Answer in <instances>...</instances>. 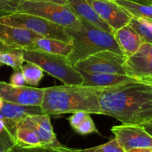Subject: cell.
Segmentation results:
<instances>
[{
	"mask_svg": "<svg viewBox=\"0 0 152 152\" xmlns=\"http://www.w3.org/2000/svg\"><path fill=\"white\" fill-rule=\"evenodd\" d=\"M98 99L101 114L123 125H142L152 120V86L143 80L105 88Z\"/></svg>",
	"mask_w": 152,
	"mask_h": 152,
	"instance_id": "cell-1",
	"label": "cell"
},
{
	"mask_svg": "<svg viewBox=\"0 0 152 152\" xmlns=\"http://www.w3.org/2000/svg\"><path fill=\"white\" fill-rule=\"evenodd\" d=\"M105 88L66 85L45 88L41 107L44 114L61 115L84 112L101 114L99 93Z\"/></svg>",
	"mask_w": 152,
	"mask_h": 152,
	"instance_id": "cell-2",
	"label": "cell"
},
{
	"mask_svg": "<svg viewBox=\"0 0 152 152\" xmlns=\"http://www.w3.org/2000/svg\"><path fill=\"white\" fill-rule=\"evenodd\" d=\"M79 19L81 22L80 29L65 28L67 34L72 40L73 50L68 59L73 66L101 51L123 54L114 34L102 31L84 19Z\"/></svg>",
	"mask_w": 152,
	"mask_h": 152,
	"instance_id": "cell-3",
	"label": "cell"
},
{
	"mask_svg": "<svg viewBox=\"0 0 152 152\" xmlns=\"http://www.w3.org/2000/svg\"><path fill=\"white\" fill-rule=\"evenodd\" d=\"M25 62L33 63L43 72L59 79L64 84L82 85L83 77L70 63L68 57L54 55L36 49H22Z\"/></svg>",
	"mask_w": 152,
	"mask_h": 152,
	"instance_id": "cell-4",
	"label": "cell"
},
{
	"mask_svg": "<svg viewBox=\"0 0 152 152\" xmlns=\"http://www.w3.org/2000/svg\"><path fill=\"white\" fill-rule=\"evenodd\" d=\"M16 12L40 16L65 28L79 30L81 27L80 19L67 4L23 0L18 4Z\"/></svg>",
	"mask_w": 152,
	"mask_h": 152,
	"instance_id": "cell-5",
	"label": "cell"
},
{
	"mask_svg": "<svg viewBox=\"0 0 152 152\" xmlns=\"http://www.w3.org/2000/svg\"><path fill=\"white\" fill-rule=\"evenodd\" d=\"M0 23L26 28L42 37L59 40L71 46L73 44L65 27L35 15L14 12L1 17Z\"/></svg>",
	"mask_w": 152,
	"mask_h": 152,
	"instance_id": "cell-6",
	"label": "cell"
},
{
	"mask_svg": "<svg viewBox=\"0 0 152 152\" xmlns=\"http://www.w3.org/2000/svg\"><path fill=\"white\" fill-rule=\"evenodd\" d=\"M127 57L111 51H101L74 64L77 70L90 73H108L128 75L125 68Z\"/></svg>",
	"mask_w": 152,
	"mask_h": 152,
	"instance_id": "cell-7",
	"label": "cell"
},
{
	"mask_svg": "<svg viewBox=\"0 0 152 152\" xmlns=\"http://www.w3.org/2000/svg\"><path fill=\"white\" fill-rule=\"evenodd\" d=\"M45 88L18 86L0 81V98L4 101L23 106L40 107L42 103Z\"/></svg>",
	"mask_w": 152,
	"mask_h": 152,
	"instance_id": "cell-8",
	"label": "cell"
},
{
	"mask_svg": "<svg viewBox=\"0 0 152 152\" xmlns=\"http://www.w3.org/2000/svg\"><path fill=\"white\" fill-rule=\"evenodd\" d=\"M111 131L125 151L132 148L152 149V137L142 125H117L112 127Z\"/></svg>",
	"mask_w": 152,
	"mask_h": 152,
	"instance_id": "cell-9",
	"label": "cell"
},
{
	"mask_svg": "<svg viewBox=\"0 0 152 152\" xmlns=\"http://www.w3.org/2000/svg\"><path fill=\"white\" fill-rule=\"evenodd\" d=\"M125 68L128 76L137 80L152 79V44L143 43L134 54L127 57Z\"/></svg>",
	"mask_w": 152,
	"mask_h": 152,
	"instance_id": "cell-10",
	"label": "cell"
},
{
	"mask_svg": "<svg viewBox=\"0 0 152 152\" xmlns=\"http://www.w3.org/2000/svg\"><path fill=\"white\" fill-rule=\"evenodd\" d=\"M99 17L115 31L129 25L132 16L113 0H86Z\"/></svg>",
	"mask_w": 152,
	"mask_h": 152,
	"instance_id": "cell-11",
	"label": "cell"
},
{
	"mask_svg": "<svg viewBox=\"0 0 152 152\" xmlns=\"http://www.w3.org/2000/svg\"><path fill=\"white\" fill-rule=\"evenodd\" d=\"M42 113L40 107L19 105L4 101L0 110V119H2L6 128L15 137L16 129L27 117Z\"/></svg>",
	"mask_w": 152,
	"mask_h": 152,
	"instance_id": "cell-12",
	"label": "cell"
},
{
	"mask_svg": "<svg viewBox=\"0 0 152 152\" xmlns=\"http://www.w3.org/2000/svg\"><path fill=\"white\" fill-rule=\"evenodd\" d=\"M39 37H42L26 28L0 23V40L16 49H34L36 40Z\"/></svg>",
	"mask_w": 152,
	"mask_h": 152,
	"instance_id": "cell-13",
	"label": "cell"
},
{
	"mask_svg": "<svg viewBox=\"0 0 152 152\" xmlns=\"http://www.w3.org/2000/svg\"><path fill=\"white\" fill-rule=\"evenodd\" d=\"M83 77L82 85L88 86L108 88L121 86L131 82L137 81V79L128 75L108 73H90L78 70Z\"/></svg>",
	"mask_w": 152,
	"mask_h": 152,
	"instance_id": "cell-14",
	"label": "cell"
},
{
	"mask_svg": "<svg viewBox=\"0 0 152 152\" xmlns=\"http://www.w3.org/2000/svg\"><path fill=\"white\" fill-rule=\"evenodd\" d=\"M67 5L78 18L87 21L102 31L114 34L112 28L99 17L86 0H67Z\"/></svg>",
	"mask_w": 152,
	"mask_h": 152,
	"instance_id": "cell-15",
	"label": "cell"
},
{
	"mask_svg": "<svg viewBox=\"0 0 152 152\" xmlns=\"http://www.w3.org/2000/svg\"><path fill=\"white\" fill-rule=\"evenodd\" d=\"M114 37L122 53L126 57L134 54L143 43L140 36L129 25L114 31Z\"/></svg>",
	"mask_w": 152,
	"mask_h": 152,
	"instance_id": "cell-16",
	"label": "cell"
},
{
	"mask_svg": "<svg viewBox=\"0 0 152 152\" xmlns=\"http://www.w3.org/2000/svg\"><path fill=\"white\" fill-rule=\"evenodd\" d=\"M34 49L68 57L72 52L73 46L59 40L39 37L36 40Z\"/></svg>",
	"mask_w": 152,
	"mask_h": 152,
	"instance_id": "cell-17",
	"label": "cell"
},
{
	"mask_svg": "<svg viewBox=\"0 0 152 152\" xmlns=\"http://www.w3.org/2000/svg\"><path fill=\"white\" fill-rule=\"evenodd\" d=\"M21 125H25V126H27L32 129L37 134L42 146L54 148H60L63 146L59 142V141L56 139V134H54L53 131H50L48 130L42 128L41 126L32 122L28 117H27L21 123Z\"/></svg>",
	"mask_w": 152,
	"mask_h": 152,
	"instance_id": "cell-18",
	"label": "cell"
},
{
	"mask_svg": "<svg viewBox=\"0 0 152 152\" xmlns=\"http://www.w3.org/2000/svg\"><path fill=\"white\" fill-rule=\"evenodd\" d=\"M123 7L132 17L145 18L152 20V5L132 1L130 0H113Z\"/></svg>",
	"mask_w": 152,
	"mask_h": 152,
	"instance_id": "cell-19",
	"label": "cell"
},
{
	"mask_svg": "<svg viewBox=\"0 0 152 152\" xmlns=\"http://www.w3.org/2000/svg\"><path fill=\"white\" fill-rule=\"evenodd\" d=\"M16 145L23 147L42 146L37 134L28 127L20 125L15 134Z\"/></svg>",
	"mask_w": 152,
	"mask_h": 152,
	"instance_id": "cell-20",
	"label": "cell"
},
{
	"mask_svg": "<svg viewBox=\"0 0 152 152\" xmlns=\"http://www.w3.org/2000/svg\"><path fill=\"white\" fill-rule=\"evenodd\" d=\"M129 25L138 33L143 43L152 44V20L145 18L132 17Z\"/></svg>",
	"mask_w": 152,
	"mask_h": 152,
	"instance_id": "cell-21",
	"label": "cell"
},
{
	"mask_svg": "<svg viewBox=\"0 0 152 152\" xmlns=\"http://www.w3.org/2000/svg\"><path fill=\"white\" fill-rule=\"evenodd\" d=\"M20 71L25 78V83L31 86H37L44 76L43 70L37 64L26 62L21 66Z\"/></svg>",
	"mask_w": 152,
	"mask_h": 152,
	"instance_id": "cell-22",
	"label": "cell"
},
{
	"mask_svg": "<svg viewBox=\"0 0 152 152\" xmlns=\"http://www.w3.org/2000/svg\"><path fill=\"white\" fill-rule=\"evenodd\" d=\"M24 63L22 49H14L7 52H0V63L9 66L15 71H19Z\"/></svg>",
	"mask_w": 152,
	"mask_h": 152,
	"instance_id": "cell-23",
	"label": "cell"
},
{
	"mask_svg": "<svg viewBox=\"0 0 152 152\" xmlns=\"http://www.w3.org/2000/svg\"><path fill=\"white\" fill-rule=\"evenodd\" d=\"M15 144L16 140L14 136L10 134L2 119H0V151L1 152L7 151Z\"/></svg>",
	"mask_w": 152,
	"mask_h": 152,
	"instance_id": "cell-24",
	"label": "cell"
},
{
	"mask_svg": "<svg viewBox=\"0 0 152 152\" xmlns=\"http://www.w3.org/2000/svg\"><path fill=\"white\" fill-rule=\"evenodd\" d=\"M78 152H125L115 138L105 144L86 149H78Z\"/></svg>",
	"mask_w": 152,
	"mask_h": 152,
	"instance_id": "cell-25",
	"label": "cell"
},
{
	"mask_svg": "<svg viewBox=\"0 0 152 152\" xmlns=\"http://www.w3.org/2000/svg\"><path fill=\"white\" fill-rule=\"evenodd\" d=\"M65 148L62 146L60 148L47 147V146H36V147H23L15 144L13 147L5 152H60Z\"/></svg>",
	"mask_w": 152,
	"mask_h": 152,
	"instance_id": "cell-26",
	"label": "cell"
},
{
	"mask_svg": "<svg viewBox=\"0 0 152 152\" xmlns=\"http://www.w3.org/2000/svg\"><path fill=\"white\" fill-rule=\"evenodd\" d=\"M76 131L78 134L82 135H86V134H92V133H97L99 134L97 128H96L94 122L92 120L90 114H88L84 119V120L75 128Z\"/></svg>",
	"mask_w": 152,
	"mask_h": 152,
	"instance_id": "cell-27",
	"label": "cell"
},
{
	"mask_svg": "<svg viewBox=\"0 0 152 152\" xmlns=\"http://www.w3.org/2000/svg\"><path fill=\"white\" fill-rule=\"evenodd\" d=\"M28 118L32 122H34V123L41 126L42 128H45L46 130H48L50 131H53V126H52L51 122H50V118L49 115L42 113V114L30 116H28Z\"/></svg>",
	"mask_w": 152,
	"mask_h": 152,
	"instance_id": "cell-28",
	"label": "cell"
},
{
	"mask_svg": "<svg viewBox=\"0 0 152 152\" xmlns=\"http://www.w3.org/2000/svg\"><path fill=\"white\" fill-rule=\"evenodd\" d=\"M88 113H84V112H77V113H73L72 116L68 119L70 122V125L74 129H75L86 118V116Z\"/></svg>",
	"mask_w": 152,
	"mask_h": 152,
	"instance_id": "cell-29",
	"label": "cell"
},
{
	"mask_svg": "<svg viewBox=\"0 0 152 152\" xmlns=\"http://www.w3.org/2000/svg\"><path fill=\"white\" fill-rule=\"evenodd\" d=\"M10 83L12 85H14V86H25L26 83H25L23 75H22V72L20 70L19 71H15L11 75L10 77Z\"/></svg>",
	"mask_w": 152,
	"mask_h": 152,
	"instance_id": "cell-30",
	"label": "cell"
},
{
	"mask_svg": "<svg viewBox=\"0 0 152 152\" xmlns=\"http://www.w3.org/2000/svg\"><path fill=\"white\" fill-rule=\"evenodd\" d=\"M17 5L6 0H0V11L14 13L16 11Z\"/></svg>",
	"mask_w": 152,
	"mask_h": 152,
	"instance_id": "cell-31",
	"label": "cell"
},
{
	"mask_svg": "<svg viewBox=\"0 0 152 152\" xmlns=\"http://www.w3.org/2000/svg\"><path fill=\"white\" fill-rule=\"evenodd\" d=\"M14 49H16V48H13L12 47V46H7V45H6L5 43H4L1 40H0V52H7Z\"/></svg>",
	"mask_w": 152,
	"mask_h": 152,
	"instance_id": "cell-32",
	"label": "cell"
},
{
	"mask_svg": "<svg viewBox=\"0 0 152 152\" xmlns=\"http://www.w3.org/2000/svg\"><path fill=\"white\" fill-rule=\"evenodd\" d=\"M142 126V128L145 130V131H146L148 134H149L152 137V120L146 122V123L143 124Z\"/></svg>",
	"mask_w": 152,
	"mask_h": 152,
	"instance_id": "cell-33",
	"label": "cell"
},
{
	"mask_svg": "<svg viewBox=\"0 0 152 152\" xmlns=\"http://www.w3.org/2000/svg\"><path fill=\"white\" fill-rule=\"evenodd\" d=\"M31 1H47V2H53L60 4H67V0H31Z\"/></svg>",
	"mask_w": 152,
	"mask_h": 152,
	"instance_id": "cell-34",
	"label": "cell"
},
{
	"mask_svg": "<svg viewBox=\"0 0 152 152\" xmlns=\"http://www.w3.org/2000/svg\"><path fill=\"white\" fill-rule=\"evenodd\" d=\"M151 148H132L130 150L126 151L125 152H151Z\"/></svg>",
	"mask_w": 152,
	"mask_h": 152,
	"instance_id": "cell-35",
	"label": "cell"
},
{
	"mask_svg": "<svg viewBox=\"0 0 152 152\" xmlns=\"http://www.w3.org/2000/svg\"><path fill=\"white\" fill-rule=\"evenodd\" d=\"M60 152H78V149H73V148H70L65 147V148Z\"/></svg>",
	"mask_w": 152,
	"mask_h": 152,
	"instance_id": "cell-36",
	"label": "cell"
},
{
	"mask_svg": "<svg viewBox=\"0 0 152 152\" xmlns=\"http://www.w3.org/2000/svg\"><path fill=\"white\" fill-rule=\"evenodd\" d=\"M6 1H9V2H11V3H13V4H16V5L18 6V4H19V3H21V2H22V1H23V0H6Z\"/></svg>",
	"mask_w": 152,
	"mask_h": 152,
	"instance_id": "cell-37",
	"label": "cell"
},
{
	"mask_svg": "<svg viewBox=\"0 0 152 152\" xmlns=\"http://www.w3.org/2000/svg\"><path fill=\"white\" fill-rule=\"evenodd\" d=\"M9 13H8V12H4V11H0V19H1V17H3V16H7V15H8Z\"/></svg>",
	"mask_w": 152,
	"mask_h": 152,
	"instance_id": "cell-38",
	"label": "cell"
},
{
	"mask_svg": "<svg viewBox=\"0 0 152 152\" xmlns=\"http://www.w3.org/2000/svg\"><path fill=\"white\" fill-rule=\"evenodd\" d=\"M143 81H145V83H147L148 84L151 85V86H152V79H149V80H144Z\"/></svg>",
	"mask_w": 152,
	"mask_h": 152,
	"instance_id": "cell-39",
	"label": "cell"
},
{
	"mask_svg": "<svg viewBox=\"0 0 152 152\" xmlns=\"http://www.w3.org/2000/svg\"><path fill=\"white\" fill-rule=\"evenodd\" d=\"M3 104H4V101H3L2 98H0V110H1V107H2L3 106Z\"/></svg>",
	"mask_w": 152,
	"mask_h": 152,
	"instance_id": "cell-40",
	"label": "cell"
},
{
	"mask_svg": "<svg viewBox=\"0 0 152 152\" xmlns=\"http://www.w3.org/2000/svg\"><path fill=\"white\" fill-rule=\"evenodd\" d=\"M1 66H2V64H1V63H0V67H1Z\"/></svg>",
	"mask_w": 152,
	"mask_h": 152,
	"instance_id": "cell-41",
	"label": "cell"
},
{
	"mask_svg": "<svg viewBox=\"0 0 152 152\" xmlns=\"http://www.w3.org/2000/svg\"><path fill=\"white\" fill-rule=\"evenodd\" d=\"M0 152H1V151H0Z\"/></svg>",
	"mask_w": 152,
	"mask_h": 152,
	"instance_id": "cell-42",
	"label": "cell"
},
{
	"mask_svg": "<svg viewBox=\"0 0 152 152\" xmlns=\"http://www.w3.org/2000/svg\"><path fill=\"white\" fill-rule=\"evenodd\" d=\"M151 152H152V151H151Z\"/></svg>",
	"mask_w": 152,
	"mask_h": 152,
	"instance_id": "cell-43",
	"label": "cell"
}]
</instances>
